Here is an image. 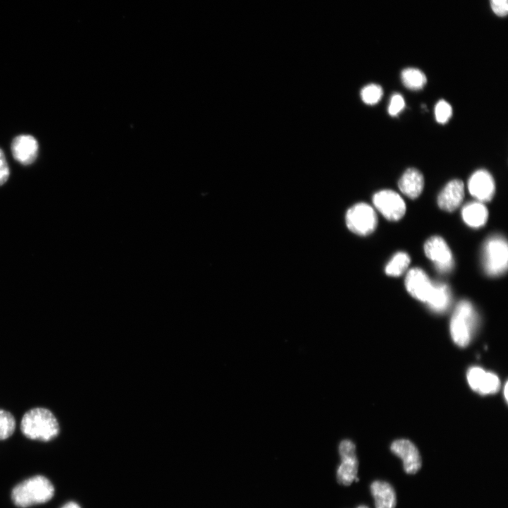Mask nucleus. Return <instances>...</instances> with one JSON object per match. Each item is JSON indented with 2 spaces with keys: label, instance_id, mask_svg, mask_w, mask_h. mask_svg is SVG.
I'll return each instance as SVG.
<instances>
[{
  "label": "nucleus",
  "instance_id": "f257e3e1",
  "mask_svg": "<svg viewBox=\"0 0 508 508\" xmlns=\"http://www.w3.org/2000/svg\"><path fill=\"white\" fill-rule=\"evenodd\" d=\"M22 433L30 440L44 442L54 439L60 428L55 416L45 408H33L28 411L20 422Z\"/></svg>",
  "mask_w": 508,
  "mask_h": 508
},
{
  "label": "nucleus",
  "instance_id": "f03ea898",
  "mask_svg": "<svg viewBox=\"0 0 508 508\" xmlns=\"http://www.w3.org/2000/svg\"><path fill=\"white\" fill-rule=\"evenodd\" d=\"M54 493V486L49 479L36 476L16 485L12 492V500L16 506L25 508L47 502Z\"/></svg>",
  "mask_w": 508,
  "mask_h": 508
},
{
  "label": "nucleus",
  "instance_id": "7ed1b4c3",
  "mask_svg": "<svg viewBox=\"0 0 508 508\" xmlns=\"http://www.w3.org/2000/svg\"><path fill=\"white\" fill-rule=\"evenodd\" d=\"M476 316L474 308L468 301H461L456 305L450 322V332L458 346L464 347L469 343Z\"/></svg>",
  "mask_w": 508,
  "mask_h": 508
},
{
  "label": "nucleus",
  "instance_id": "20e7f679",
  "mask_svg": "<svg viewBox=\"0 0 508 508\" xmlns=\"http://www.w3.org/2000/svg\"><path fill=\"white\" fill-rule=\"evenodd\" d=\"M483 266L492 277L503 274L507 270L508 248L506 239L500 235L490 236L483 248Z\"/></svg>",
  "mask_w": 508,
  "mask_h": 508
},
{
  "label": "nucleus",
  "instance_id": "39448f33",
  "mask_svg": "<svg viewBox=\"0 0 508 508\" xmlns=\"http://www.w3.org/2000/svg\"><path fill=\"white\" fill-rule=\"evenodd\" d=\"M346 224L353 233L359 236H367L376 229L377 217L371 206L360 202L348 210L346 214Z\"/></svg>",
  "mask_w": 508,
  "mask_h": 508
},
{
  "label": "nucleus",
  "instance_id": "423d86ee",
  "mask_svg": "<svg viewBox=\"0 0 508 508\" xmlns=\"http://www.w3.org/2000/svg\"><path fill=\"white\" fill-rule=\"evenodd\" d=\"M375 208L388 220L397 221L405 214L406 205L402 198L392 190H382L374 194Z\"/></svg>",
  "mask_w": 508,
  "mask_h": 508
},
{
  "label": "nucleus",
  "instance_id": "0eeeda50",
  "mask_svg": "<svg viewBox=\"0 0 508 508\" xmlns=\"http://www.w3.org/2000/svg\"><path fill=\"white\" fill-rule=\"evenodd\" d=\"M424 251L426 256L434 262L437 271L446 273L452 270L454 266L452 254L442 237L432 236L428 239L424 245Z\"/></svg>",
  "mask_w": 508,
  "mask_h": 508
},
{
  "label": "nucleus",
  "instance_id": "6e6552de",
  "mask_svg": "<svg viewBox=\"0 0 508 508\" xmlns=\"http://www.w3.org/2000/svg\"><path fill=\"white\" fill-rule=\"evenodd\" d=\"M391 451L403 461V467L408 474H415L421 468L422 460L417 447L409 440L401 439L394 441Z\"/></svg>",
  "mask_w": 508,
  "mask_h": 508
},
{
  "label": "nucleus",
  "instance_id": "1a4fd4ad",
  "mask_svg": "<svg viewBox=\"0 0 508 508\" xmlns=\"http://www.w3.org/2000/svg\"><path fill=\"white\" fill-rule=\"evenodd\" d=\"M405 286L413 298L427 303L433 291V283L423 270L416 267L408 272Z\"/></svg>",
  "mask_w": 508,
  "mask_h": 508
},
{
  "label": "nucleus",
  "instance_id": "9d476101",
  "mask_svg": "<svg viewBox=\"0 0 508 508\" xmlns=\"http://www.w3.org/2000/svg\"><path fill=\"white\" fill-rule=\"evenodd\" d=\"M468 188L471 195L478 200L488 202L494 195L495 185L492 175L488 171L479 169L469 178Z\"/></svg>",
  "mask_w": 508,
  "mask_h": 508
},
{
  "label": "nucleus",
  "instance_id": "9b49d317",
  "mask_svg": "<svg viewBox=\"0 0 508 508\" xmlns=\"http://www.w3.org/2000/svg\"><path fill=\"white\" fill-rule=\"evenodd\" d=\"M467 379L471 389L481 394H494L500 387V380L495 374L478 367L469 369Z\"/></svg>",
  "mask_w": 508,
  "mask_h": 508
},
{
  "label": "nucleus",
  "instance_id": "f8f14e48",
  "mask_svg": "<svg viewBox=\"0 0 508 508\" xmlns=\"http://www.w3.org/2000/svg\"><path fill=\"white\" fill-rule=\"evenodd\" d=\"M38 149L37 140L30 135H18L11 143L14 159L23 165L30 164L36 159Z\"/></svg>",
  "mask_w": 508,
  "mask_h": 508
},
{
  "label": "nucleus",
  "instance_id": "ddd939ff",
  "mask_svg": "<svg viewBox=\"0 0 508 508\" xmlns=\"http://www.w3.org/2000/svg\"><path fill=\"white\" fill-rule=\"evenodd\" d=\"M464 197V186L459 179L448 182L437 197V205L440 209L453 212L461 204Z\"/></svg>",
  "mask_w": 508,
  "mask_h": 508
},
{
  "label": "nucleus",
  "instance_id": "4468645a",
  "mask_svg": "<svg viewBox=\"0 0 508 508\" xmlns=\"http://www.w3.org/2000/svg\"><path fill=\"white\" fill-rule=\"evenodd\" d=\"M424 186L423 174L416 169H406L399 180L398 186L402 193L409 198H416L421 193Z\"/></svg>",
  "mask_w": 508,
  "mask_h": 508
},
{
  "label": "nucleus",
  "instance_id": "2eb2a0df",
  "mask_svg": "<svg viewBox=\"0 0 508 508\" xmlns=\"http://www.w3.org/2000/svg\"><path fill=\"white\" fill-rule=\"evenodd\" d=\"M375 508H395L397 495L392 485L383 480H375L370 485Z\"/></svg>",
  "mask_w": 508,
  "mask_h": 508
},
{
  "label": "nucleus",
  "instance_id": "dca6fc26",
  "mask_svg": "<svg viewBox=\"0 0 508 508\" xmlns=\"http://www.w3.org/2000/svg\"><path fill=\"white\" fill-rule=\"evenodd\" d=\"M340 456L341 462L337 471V480L339 484L348 486L357 478L358 461L356 452Z\"/></svg>",
  "mask_w": 508,
  "mask_h": 508
},
{
  "label": "nucleus",
  "instance_id": "f3484780",
  "mask_svg": "<svg viewBox=\"0 0 508 508\" xmlns=\"http://www.w3.org/2000/svg\"><path fill=\"white\" fill-rule=\"evenodd\" d=\"M461 216L467 225L473 228H479L486 223L488 212L482 202H472L464 206Z\"/></svg>",
  "mask_w": 508,
  "mask_h": 508
},
{
  "label": "nucleus",
  "instance_id": "a211bd4d",
  "mask_svg": "<svg viewBox=\"0 0 508 508\" xmlns=\"http://www.w3.org/2000/svg\"><path fill=\"white\" fill-rule=\"evenodd\" d=\"M451 295L449 287L443 283H433L430 296L427 301L429 307L435 312H443L449 307Z\"/></svg>",
  "mask_w": 508,
  "mask_h": 508
},
{
  "label": "nucleus",
  "instance_id": "6ab92c4d",
  "mask_svg": "<svg viewBox=\"0 0 508 508\" xmlns=\"http://www.w3.org/2000/svg\"><path fill=\"white\" fill-rule=\"evenodd\" d=\"M401 77L405 87L413 90L422 89L427 82L425 74L419 69L415 68H406L404 69L401 71Z\"/></svg>",
  "mask_w": 508,
  "mask_h": 508
},
{
  "label": "nucleus",
  "instance_id": "aec40b11",
  "mask_svg": "<svg viewBox=\"0 0 508 508\" xmlns=\"http://www.w3.org/2000/svg\"><path fill=\"white\" fill-rule=\"evenodd\" d=\"M409 264L410 258L407 253H397L386 265L385 272L389 276H400L406 270Z\"/></svg>",
  "mask_w": 508,
  "mask_h": 508
},
{
  "label": "nucleus",
  "instance_id": "412c9836",
  "mask_svg": "<svg viewBox=\"0 0 508 508\" xmlns=\"http://www.w3.org/2000/svg\"><path fill=\"white\" fill-rule=\"evenodd\" d=\"M16 429V421L8 411L0 409V440L11 436Z\"/></svg>",
  "mask_w": 508,
  "mask_h": 508
},
{
  "label": "nucleus",
  "instance_id": "4be33fe9",
  "mask_svg": "<svg viewBox=\"0 0 508 508\" xmlns=\"http://www.w3.org/2000/svg\"><path fill=\"white\" fill-rule=\"evenodd\" d=\"M382 88L377 84H369L365 86L361 92L362 100L369 105L377 104L382 98Z\"/></svg>",
  "mask_w": 508,
  "mask_h": 508
},
{
  "label": "nucleus",
  "instance_id": "5701e85b",
  "mask_svg": "<svg viewBox=\"0 0 508 508\" xmlns=\"http://www.w3.org/2000/svg\"><path fill=\"white\" fill-rule=\"evenodd\" d=\"M452 115V108L445 100L438 101L435 107V116L439 123H445Z\"/></svg>",
  "mask_w": 508,
  "mask_h": 508
},
{
  "label": "nucleus",
  "instance_id": "b1692460",
  "mask_svg": "<svg viewBox=\"0 0 508 508\" xmlns=\"http://www.w3.org/2000/svg\"><path fill=\"white\" fill-rule=\"evenodd\" d=\"M405 107V102L403 97L398 93L394 94L391 99L388 107V113L389 115L394 116L400 113Z\"/></svg>",
  "mask_w": 508,
  "mask_h": 508
},
{
  "label": "nucleus",
  "instance_id": "393cba45",
  "mask_svg": "<svg viewBox=\"0 0 508 508\" xmlns=\"http://www.w3.org/2000/svg\"><path fill=\"white\" fill-rule=\"evenodd\" d=\"M492 11L500 17L507 16L508 13V0H490Z\"/></svg>",
  "mask_w": 508,
  "mask_h": 508
},
{
  "label": "nucleus",
  "instance_id": "a878e982",
  "mask_svg": "<svg viewBox=\"0 0 508 508\" xmlns=\"http://www.w3.org/2000/svg\"><path fill=\"white\" fill-rule=\"evenodd\" d=\"M10 175L9 167L3 150L0 148V186L4 184Z\"/></svg>",
  "mask_w": 508,
  "mask_h": 508
},
{
  "label": "nucleus",
  "instance_id": "bb28decb",
  "mask_svg": "<svg viewBox=\"0 0 508 508\" xmlns=\"http://www.w3.org/2000/svg\"><path fill=\"white\" fill-rule=\"evenodd\" d=\"M62 508H80V507L75 502H71L66 503Z\"/></svg>",
  "mask_w": 508,
  "mask_h": 508
},
{
  "label": "nucleus",
  "instance_id": "cd10ccee",
  "mask_svg": "<svg viewBox=\"0 0 508 508\" xmlns=\"http://www.w3.org/2000/svg\"><path fill=\"white\" fill-rule=\"evenodd\" d=\"M507 390H508V389H507V382H506V384H505V385H504V397H505L506 400H507V395H508V394H507Z\"/></svg>",
  "mask_w": 508,
  "mask_h": 508
},
{
  "label": "nucleus",
  "instance_id": "c85d7f7f",
  "mask_svg": "<svg viewBox=\"0 0 508 508\" xmlns=\"http://www.w3.org/2000/svg\"><path fill=\"white\" fill-rule=\"evenodd\" d=\"M357 508H369V507L366 505H360Z\"/></svg>",
  "mask_w": 508,
  "mask_h": 508
}]
</instances>
